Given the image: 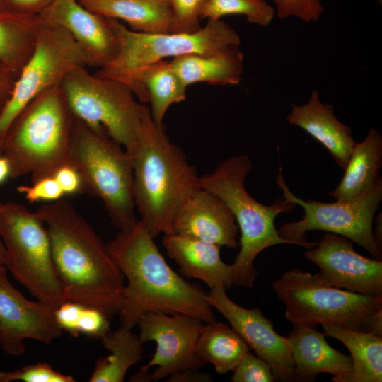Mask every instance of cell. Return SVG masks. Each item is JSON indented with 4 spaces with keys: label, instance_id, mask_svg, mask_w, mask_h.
I'll return each instance as SVG.
<instances>
[{
    "label": "cell",
    "instance_id": "cell-17",
    "mask_svg": "<svg viewBox=\"0 0 382 382\" xmlns=\"http://www.w3.org/2000/svg\"><path fill=\"white\" fill-rule=\"evenodd\" d=\"M38 21L69 32L88 56L91 66L102 67L116 57L118 40L109 18L83 6L79 0H54Z\"/></svg>",
    "mask_w": 382,
    "mask_h": 382
},
{
    "label": "cell",
    "instance_id": "cell-3",
    "mask_svg": "<svg viewBox=\"0 0 382 382\" xmlns=\"http://www.w3.org/2000/svg\"><path fill=\"white\" fill-rule=\"evenodd\" d=\"M131 157L134 204L140 220L154 238L173 233L174 219L199 187V177L185 153L166 135L163 124L154 121L146 105Z\"/></svg>",
    "mask_w": 382,
    "mask_h": 382
},
{
    "label": "cell",
    "instance_id": "cell-20",
    "mask_svg": "<svg viewBox=\"0 0 382 382\" xmlns=\"http://www.w3.org/2000/svg\"><path fill=\"white\" fill-rule=\"evenodd\" d=\"M286 118L319 141L335 163L342 170L345 168L355 143L352 130L337 120L332 105L320 101L318 90L312 91L306 104H292Z\"/></svg>",
    "mask_w": 382,
    "mask_h": 382
},
{
    "label": "cell",
    "instance_id": "cell-36",
    "mask_svg": "<svg viewBox=\"0 0 382 382\" xmlns=\"http://www.w3.org/2000/svg\"><path fill=\"white\" fill-rule=\"evenodd\" d=\"M32 183V185H21L18 187V192L23 194L25 198L31 203L57 201L64 195L53 175L42 178Z\"/></svg>",
    "mask_w": 382,
    "mask_h": 382
},
{
    "label": "cell",
    "instance_id": "cell-41",
    "mask_svg": "<svg viewBox=\"0 0 382 382\" xmlns=\"http://www.w3.org/2000/svg\"><path fill=\"white\" fill-rule=\"evenodd\" d=\"M10 177V166L6 158L0 156V184Z\"/></svg>",
    "mask_w": 382,
    "mask_h": 382
},
{
    "label": "cell",
    "instance_id": "cell-32",
    "mask_svg": "<svg viewBox=\"0 0 382 382\" xmlns=\"http://www.w3.org/2000/svg\"><path fill=\"white\" fill-rule=\"evenodd\" d=\"M171 10V30L192 33L202 28L200 16L205 0H168Z\"/></svg>",
    "mask_w": 382,
    "mask_h": 382
},
{
    "label": "cell",
    "instance_id": "cell-26",
    "mask_svg": "<svg viewBox=\"0 0 382 382\" xmlns=\"http://www.w3.org/2000/svg\"><path fill=\"white\" fill-rule=\"evenodd\" d=\"M141 103H150L154 121L163 125L169 108L186 100L187 86L175 72L168 59L155 62L141 73L138 79Z\"/></svg>",
    "mask_w": 382,
    "mask_h": 382
},
{
    "label": "cell",
    "instance_id": "cell-5",
    "mask_svg": "<svg viewBox=\"0 0 382 382\" xmlns=\"http://www.w3.org/2000/svg\"><path fill=\"white\" fill-rule=\"evenodd\" d=\"M253 168L246 155L229 157L210 173L199 178V187L219 197L232 212L238 230L240 251L231 266L232 285L251 288L257 271L256 257L264 250L279 244L296 243L282 238L274 220L282 212L292 211L295 203L284 199L272 205L255 200L247 191L245 180Z\"/></svg>",
    "mask_w": 382,
    "mask_h": 382
},
{
    "label": "cell",
    "instance_id": "cell-19",
    "mask_svg": "<svg viewBox=\"0 0 382 382\" xmlns=\"http://www.w3.org/2000/svg\"><path fill=\"white\" fill-rule=\"evenodd\" d=\"M315 326L294 325L286 337L294 364V381H313L320 373L345 382L352 371L351 357L332 348Z\"/></svg>",
    "mask_w": 382,
    "mask_h": 382
},
{
    "label": "cell",
    "instance_id": "cell-24",
    "mask_svg": "<svg viewBox=\"0 0 382 382\" xmlns=\"http://www.w3.org/2000/svg\"><path fill=\"white\" fill-rule=\"evenodd\" d=\"M381 166L382 137L371 128L362 141L354 143L344 175L329 195L337 201L356 198L376 183Z\"/></svg>",
    "mask_w": 382,
    "mask_h": 382
},
{
    "label": "cell",
    "instance_id": "cell-4",
    "mask_svg": "<svg viewBox=\"0 0 382 382\" xmlns=\"http://www.w3.org/2000/svg\"><path fill=\"white\" fill-rule=\"evenodd\" d=\"M74 121L61 86L32 99L3 137L1 156L9 163L10 178L30 175L34 183L69 164Z\"/></svg>",
    "mask_w": 382,
    "mask_h": 382
},
{
    "label": "cell",
    "instance_id": "cell-23",
    "mask_svg": "<svg viewBox=\"0 0 382 382\" xmlns=\"http://www.w3.org/2000/svg\"><path fill=\"white\" fill-rule=\"evenodd\" d=\"M89 10L127 23L129 30L143 33L171 30V10L168 0H79Z\"/></svg>",
    "mask_w": 382,
    "mask_h": 382
},
{
    "label": "cell",
    "instance_id": "cell-15",
    "mask_svg": "<svg viewBox=\"0 0 382 382\" xmlns=\"http://www.w3.org/2000/svg\"><path fill=\"white\" fill-rule=\"evenodd\" d=\"M54 310L39 300L26 299L11 283L7 268L0 265V347L6 354H23L26 340L47 345L62 336Z\"/></svg>",
    "mask_w": 382,
    "mask_h": 382
},
{
    "label": "cell",
    "instance_id": "cell-45",
    "mask_svg": "<svg viewBox=\"0 0 382 382\" xmlns=\"http://www.w3.org/2000/svg\"><path fill=\"white\" fill-rule=\"evenodd\" d=\"M2 141H3V139L0 137V146H1V148H2Z\"/></svg>",
    "mask_w": 382,
    "mask_h": 382
},
{
    "label": "cell",
    "instance_id": "cell-25",
    "mask_svg": "<svg viewBox=\"0 0 382 382\" xmlns=\"http://www.w3.org/2000/svg\"><path fill=\"white\" fill-rule=\"evenodd\" d=\"M321 325L325 336L341 342L351 354L352 371L345 382H381V336L335 324Z\"/></svg>",
    "mask_w": 382,
    "mask_h": 382
},
{
    "label": "cell",
    "instance_id": "cell-14",
    "mask_svg": "<svg viewBox=\"0 0 382 382\" xmlns=\"http://www.w3.org/2000/svg\"><path fill=\"white\" fill-rule=\"evenodd\" d=\"M353 242L327 232L317 245L308 248L305 257L320 268L323 284L371 296H382V261L357 253Z\"/></svg>",
    "mask_w": 382,
    "mask_h": 382
},
{
    "label": "cell",
    "instance_id": "cell-31",
    "mask_svg": "<svg viewBox=\"0 0 382 382\" xmlns=\"http://www.w3.org/2000/svg\"><path fill=\"white\" fill-rule=\"evenodd\" d=\"M275 9L265 0H205L200 19L219 20L228 15H243L248 21L267 26L272 21Z\"/></svg>",
    "mask_w": 382,
    "mask_h": 382
},
{
    "label": "cell",
    "instance_id": "cell-16",
    "mask_svg": "<svg viewBox=\"0 0 382 382\" xmlns=\"http://www.w3.org/2000/svg\"><path fill=\"white\" fill-rule=\"evenodd\" d=\"M220 286L210 289L209 305L219 311L257 356L268 363L275 379L294 381V364L286 337L277 334L260 308L248 309L233 301Z\"/></svg>",
    "mask_w": 382,
    "mask_h": 382
},
{
    "label": "cell",
    "instance_id": "cell-38",
    "mask_svg": "<svg viewBox=\"0 0 382 382\" xmlns=\"http://www.w3.org/2000/svg\"><path fill=\"white\" fill-rule=\"evenodd\" d=\"M54 0H5L8 11L18 13L38 16Z\"/></svg>",
    "mask_w": 382,
    "mask_h": 382
},
{
    "label": "cell",
    "instance_id": "cell-12",
    "mask_svg": "<svg viewBox=\"0 0 382 382\" xmlns=\"http://www.w3.org/2000/svg\"><path fill=\"white\" fill-rule=\"evenodd\" d=\"M87 66H91L88 56L69 32L60 26L40 23L33 50L0 112V137L3 139L18 114L32 99L60 86L76 69Z\"/></svg>",
    "mask_w": 382,
    "mask_h": 382
},
{
    "label": "cell",
    "instance_id": "cell-34",
    "mask_svg": "<svg viewBox=\"0 0 382 382\" xmlns=\"http://www.w3.org/2000/svg\"><path fill=\"white\" fill-rule=\"evenodd\" d=\"M233 382H272L274 375L268 363L250 351L233 370Z\"/></svg>",
    "mask_w": 382,
    "mask_h": 382
},
{
    "label": "cell",
    "instance_id": "cell-13",
    "mask_svg": "<svg viewBox=\"0 0 382 382\" xmlns=\"http://www.w3.org/2000/svg\"><path fill=\"white\" fill-rule=\"evenodd\" d=\"M139 337L143 344L154 341L156 349L152 359L141 369L149 371L156 381L174 374L199 369L203 365L196 355V345L205 323L194 316L148 312L138 321Z\"/></svg>",
    "mask_w": 382,
    "mask_h": 382
},
{
    "label": "cell",
    "instance_id": "cell-33",
    "mask_svg": "<svg viewBox=\"0 0 382 382\" xmlns=\"http://www.w3.org/2000/svg\"><path fill=\"white\" fill-rule=\"evenodd\" d=\"M74 382V378L54 370L47 363L27 365L12 371H0V382Z\"/></svg>",
    "mask_w": 382,
    "mask_h": 382
},
{
    "label": "cell",
    "instance_id": "cell-7",
    "mask_svg": "<svg viewBox=\"0 0 382 382\" xmlns=\"http://www.w3.org/2000/svg\"><path fill=\"white\" fill-rule=\"evenodd\" d=\"M69 164L80 173L85 192L102 202L115 228L137 223L132 159L121 145L75 117Z\"/></svg>",
    "mask_w": 382,
    "mask_h": 382
},
{
    "label": "cell",
    "instance_id": "cell-18",
    "mask_svg": "<svg viewBox=\"0 0 382 382\" xmlns=\"http://www.w3.org/2000/svg\"><path fill=\"white\" fill-rule=\"evenodd\" d=\"M173 230L220 247L239 246L238 227L232 212L219 197L200 187L190 194L177 213Z\"/></svg>",
    "mask_w": 382,
    "mask_h": 382
},
{
    "label": "cell",
    "instance_id": "cell-44",
    "mask_svg": "<svg viewBox=\"0 0 382 382\" xmlns=\"http://www.w3.org/2000/svg\"><path fill=\"white\" fill-rule=\"evenodd\" d=\"M0 11H8L5 0H0Z\"/></svg>",
    "mask_w": 382,
    "mask_h": 382
},
{
    "label": "cell",
    "instance_id": "cell-1",
    "mask_svg": "<svg viewBox=\"0 0 382 382\" xmlns=\"http://www.w3.org/2000/svg\"><path fill=\"white\" fill-rule=\"evenodd\" d=\"M66 301L95 308L110 319L123 301L124 276L93 228L71 202L39 207Z\"/></svg>",
    "mask_w": 382,
    "mask_h": 382
},
{
    "label": "cell",
    "instance_id": "cell-6",
    "mask_svg": "<svg viewBox=\"0 0 382 382\" xmlns=\"http://www.w3.org/2000/svg\"><path fill=\"white\" fill-rule=\"evenodd\" d=\"M272 286L293 325L331 323L382 336V296L326 286L299 269L284 272Z\"/></svg>",
    "mask_w": 382,
    "mask_h": 382
},
{
    "label": "cell",
    "instance_id": "cell-43",
    "mask_svg": "<svg viewBox=\"0 0 382 382\" xmlns=\"http://www.w3.org/2000/svg\"><path fill=\"white\" fill-rule=\"evenodd\" d=\"M8 262V255L6 248L3 244V242L0 238V265H4L5 267H6Z\"/></svg>",
    "mask_w": 382,
    "mask_h": 382
},
{
    "label": "cell",
    "instance_id": "cell-8",
    "mask_svg": "<svg viewBox=\"0 0 382 382\" xmlns=\"http://www.w3.org/2000/svg\"><path fill=\"white\" fill-rule=\"evenodd\" d=\"M110 20L118 40V52L112 62L98 68L95 74L124 83L139 99L138 79L149 65L187 54H211L241 43L237 32L221 19L207 21L192 33H138L118 20Z\"/></svg>",
    "mask_w": 382,
    "mask_h": 382
},
{
    "label": "cell",
    "instance_id": "cell-28",
    "mask_svg": "<svg viewBox=\"0 0 382 382\" xmlns=\"http://www.w3.org/2000/svg\"><path fill=\"white\" fill-rule=\"evenodd\" d=\"M38 16L0 11V64L16 79L36 40Z\"/></svg>",
    "mask_w": 382,
    "mask_h": 382
},
{
    "label": "cell",
    "instance_id": "cell-11",
    "mask_svg": "<svg viewBox=\"0 0 382 382\" xmlns=\"http://www.w3.org/2000/svg\"><path fill=\"white\" fill-rule=\"evenodd\" d=\"M276 183L283 198L301 205L304 214L301 220L285 223L277 229L279 236L297 245L311 248L316 242L306 241L309 231H325L347 237L364 248L371 256L381 260V250L374 235V216L382 200V178L356 198L334 202L303 200L295 196L285 183L281 170Z\"/></svg>",
    "mask_w": 382,
    "mask_h": 382
},
{
    "label": "cell",
    "instance_id": "cell-21",
    "mask_svg": "<svg viewBox=\"0 0 382 382\" xmlns=\"http://www.w3.org/2000/svg\"><path fill=\"white\" fill-rule=\"evenodd\" d=\"M162 243L167 255L184 277L202 280L210 289L232 286L231 266L220 255V246L175 233L163 234Z\"/></svg>",
    "mask_w": 382,
    "mask_h": 382
},
{
    "label": "cell",
    "instance_id": "cell-42",
    "mask_svg": "<svg viewBox=\"0 0 382 382\" xmlns=\"http://www.w3.org/2000/svg\"><path fill=\"white\" fill-rule=\"evenodd\" d=\"M130 381H151L149 371L140 370L130 378Z\"/></svg>",
    "mask_w": 382,
    "mask_h": 382
},
{
    "label": "cell",
    "instance_id": "cell-29",
    "mask_svg": "<svg viewBox=\"0 0 382 382\" xmlns=\"http://www.w3.org/2000/svg\"><path fill=\"white\" fill-rule=\"evenodd\" d=\"M101 342L110 354L98 359L89 381H124L128 369L141 359L144 344L132 329L122 325L110 330Z\"/></svg>",
    "mask_w": 382,
    "mask_h": 382
},
{
    "label": "cell",
    "instance_id": "cell-9",
    "mask_svg": "<svg viewBox=\"0 0 382 382\" xmlns=\"http://www.w3.org/2000/svg\"><path fill=\"white\" fill-rule=\"evenodd\" d=\"M0 238L13 277L42 302L54 309L66 301L46 226L24 205L0 202Z\"/></svg>",
    "mask_w": 382,
    "mask_h": 382
},
{
    "label": "cell",
    "instance_id": "cell-27",
    "mask_svg": "<svg viewBox=\"0 0 382 382\" xmlns=\"http://www.w3.org/2000/svg\"><path fill=\"white\" fill-rule=\"evenodd\" d=\"M250 347L231 327L216 320L205 323L196 345V355L204 365L211 364L218 374L233 371Z\"/></svg>",
    "mask_w": 382,
    "mask_h": 382
},
{
    "label": "cell",
    "instance_id": "cell-37",
    "mask_svg": "<svg viewBox=\"0 0 382 382\" xmlns=\"http://www.w3.org/2000/svg\"><path fill=\"white\" fill-rule=\"evenodd\" d=\"M53 176L57 181L64 194L72 195L85 192L82 178L79 171L71 165L66 164L59 168Z\"/></svg>",
    "mask_w": 382,
    "mask_h": 382
},
{
    "label": "cell",
    "instance_id": "cell-40",
    "mask_svg": "<svg viewBox=\"0 0 382 382\" xmlns=\"http://www.w3.org/2000/svg\"><path fill=\"white\" fill-rule=\"evenodd\" d=\"M9 75L14 76L0 64V112L11 96L15 82V80L10 81Z\"/></svg>",
    "mask_w": 382,
    "mask_h": 382
},
{
    "label": "cell",
    "instance_id": "cell-2",
    "mask_svg": "<svg viewBox=\"0 0 382 382\" xmlns=\"http://www.w3.org/2000/svg\"><path fill=\"white\" fill-rule=\"evenodd\" d=\"M141 220L120 230L105 244L116 265L126 277L119 313L121 325L132 329L148 312L183 313L205 323L216 320L213 308L202 287L187 282L166 262Z\"/></svg>",
    "mask_w": 382,
    "mask_h": 382
},
{
    "label": "cell",
    "instance_id": "cell-30",
    "mask_svg": "<svg viewBox=\"0 0 382 382\" xmlns=\"http://www.w3.org/2000/svg\"><path fill=\"white\" fill-rule=\"evenodd\" d=\"M57 323L62 331L100 340L110 330V318L99 310L82 303L66 301L55 308Z\"/></svg>",
    "mask_w": 382,
    "mask_h": 382
},
{
    "label": "cell",
    "instance_id": "cell-35",
    "mask_svg": "<svg viewBox=\"0 0 382 382\" xmlns=\"http://www.w3.org/2000/svg\"><path fill=\"white\" fill-rule=\"evenodd\" d=\"M277 16H296L304 22L318 21L323 11L321 0H273Z\"/></svg>",
    "mask_w": 382,
    "mask_h": 382
},
{
    "label": "cell",
    "instance_id": "cell-46",
    "mask_svg": "<svg viewBox=\"0 0 382 382\" xmlns=\"http://www.w3.org/2000/svg\"><path fill=\"white\" fill-rule=\"evenodd\" d=\"M1 154H2V148L1 146H0V156H1Z\"/></svg>",
    "mask_w": 382,
    "mask_h": 382
},
{
    "label": "cell",
    "instance_id": "cell-22",
    "mask_svg": "<svg viewBox=\"0 0 382 382\" xmlns=\"http://www.w3.org/2000/svg\"><path fill=\"white\" fill-rule=\"evenodd\" d=\"M243 54L232 45L211 54H187L170 61L175 72L187 87L197 83L214 86L238 84L243 73Z\"/></svg>",
    "mask_w": 382,
    "mask_h": 382
},
{
    "label": "cell",
    "instance_id": "cell-39",
    "mask_svg": "<svg viewBox=\"0 0 382 382\" xmlns=\"http://www.w3.org/2000/svg\"><path fill=\"white\" fill-rule=\"evenodd\" d=\"M168 381L194 382L212 381V376L207 373L199 372L197 369H187L170 376Z\"/></svg>",
    "mask_w": 382,
    "mask_h": 382
},
{
    "label": "cell",
    "instance_id": "cell-10",
    "mask_svg": "<svg viewBox=\"0 0 382 382\" xmlns=\"http://www.w3.org/2000/svg\"><path fill=\"white\" fill-rule=\"evenodd\" d=\"M74 116L98 134L108 136L132 156L146 105L124 83L90 73L71 72L61 84Z\"/></svg>",
    "mask_w": 382,
    "mask_h": 382
}]
</instances>
